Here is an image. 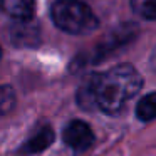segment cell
I'll list each match as a JSON object with an SVG mask.
<instances>
[{"instance_id": "cell-1", "label": "cell", "mask_w": 156, "mask_h": 156, "mask_svg": "<svg viewBox=\"0 0 156 156\" xmlns=\"http://www.w3.org/2000/svg\"><path fill=\"white\" fill-rule=\"evenodd\" d=\"M141 87L143 77L136 67L131 64L114 66L106 72L94 74L82 86L79 91V104L114 116L126 108Z\"/></svg>"}, {"instance_id": "cell-2", "label": "cell", "mask_w": 156, "mask_h": 156, "mask_svg": "<svg viewBox=\"0 0 156 156\" xmlns=\"http://www.w3.org/2000/svg\"><path fill=\"white\" fill-rule=\"evenodd\" d=\"M51 14L54 24L72 35H87L99 24L92 9L82 0H57Z\"/></svg>"}, {"instance_id": "cell-3", "label": "cell", "mask_w": 156, "mask_h": 156, "mask_svg": "<svg viewBox=\"0 0 156 156\" xmlns=\"http://www.w3.org/2000/svg\"><path fill=\"white\" fill-rule=\"evenodd\" d=\"M62 139H64V143L71 149H74L77 153H82L92 146V143H94V133H92L91 126L86 121L72 119L64 128Z\"/></svg>"}, {"instance_id": "cell-4", "label": "cell", "mask_w": 156, "mask_h": 156, "mask_svg": "<svg viewBox=\"0 0 156 156\" xmlns=\"http://www.w3.org/2000/svg\"><path fill=\"white\" fill-rule=\"evenodd\" d=\"M2 9L15 20H30L35 10V0H2Z\"/></svg>"}, {"instance_id": "cell-5", "label": "cell", "mask_w": 156, "mask_h": 156, "mask_svg": "<svg viewBox=\"0 0 156 156\" xmlns=\"http://www.w3.org/2000/svg\"><path fill=\"white\" fill-rule=\"evenodd\" d=\"M52 141H54V133H52V129L49 128V126H45V128H41L39 131H35L34 134L25 141L24 151L29 153V154L41 153V151H44L45 148H49Z\"/></svg>"}, {"instance_id": "cell-6", "label": "cell", "mask_w": 156, "mask_h": 156, "mask_svg": "<svg viewBox=\"0 0 156 156\" xmlns=\"http://www.w3.org/2000/svg\"><path fill=\"white\" fill-rule=\"evenodd\" d=\"M136 116L144 122L156 119V91L143 96L136 104Z\"/></svg>"}, {"instance_id": "cell-7", "label": "cell", "mask_w": 156, "mask_h": 156, "mask_svg": "<svg viewBox=\"0 0 156 156\" xmlns=\"http://www.w3.org/2000/svg\"><path fill=\"white\" fill-rule=\"evenodd\" d=\"M133 7L141 17L156 20V0H133Z\"/></svg>"}, {"instance_id": "cell-8", "label": "cell", "mask_w": 156, "mask_h": 156, "mask_svg": "<svg viewBox=\"0 0 156 156\" xmlns=\"http://www.w3.org/2000/svg\"><path fill=\"white\" fill-rule=\"evenodd\" d=\"M12 102H14V92L10 91L9 86H5V87L2 89V109H4V112L9 111Z\"/></svg>"}, {"instance_id": "cell-9", "label": "cell", "mask_w": 156, "mask_h": 156, "mask_svg": "<svg viewBox=\"0 0 156 156\" xmlns=\"http://www.w3.org/2000/svg\"><path fill=\"white\" fill-rule=\"evenodd\" d=\"M153 66H154V69H156V49H154V54H153Z\"/></svg>"}]
</instances>
